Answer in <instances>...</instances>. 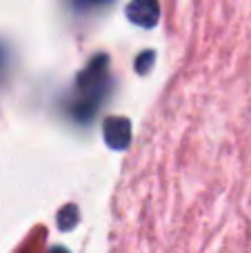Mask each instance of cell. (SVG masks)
Here are the masks:
<instances>
[{"mask_svg":"<svg viewBox=\"0 0 251 253\" xmlns=\"http://www.w3.org/2000/svg\"><path fill=\"white\" fill-rule=\"evenodd\" d=\"M105 58H96L93 60V65L89 67L87 71H84L83 76H80L78 80V91H80V100H78V107L76 109H83L84 116H91L93 111L98 109V100L102 98V93H105Z\"/></svg>","mask_w":251,"mask_h":253,"instance_id":"6da1fadb","label":"cell"},{"mask_svg":"<svg viewBox=\"0 0 251 253\" xmlns=\"http://www.w3.org/2000/svg\"><path fill=\"white\" fill-rule=\"evenodd\" d=\"M158 13L160 7L156 2H151V0H138V2H131L127 7L129 20L142 27H154L158 22Z\"/></svg>","mask_w":251,"mask_h":253,"instance_id":"7a4b0ae2","label":"cell"},{"mask_svg":"<svg viewBox=\"0 0 251 253\" xmlns=\"http://www.w3.org/2000/svg\"><path fill=\"white\" fill-rule=\"evenodd\" d=\"M129 135H131V126L125 118H109L105 126V138L114 149L127 147Z\"/></svg>","mask_w":251,"mask_h":253,"instance_id":"3957f363","label":"cell"},{"mask_svg":"<svg viewBox=\"0 0 251 253\" xmlns=\"http://www.w3.org/2000/svg\"><path fill=\"white\" fill-rule=\"evenodd\" d=\"M151 62H154V51H147L145 53V60H142V58H138V62H136L138 71H140V74H145V71L151 67Z\"/></svg>","mask_w":251,"mask_h":253,"instance_id":"277c9868","label":"cell"},{"mask_svg":"<svg viewBox=\"0 0 251 253\" xmlns=\"http://www.w3.org/2000/svg\"><path fill=\"white\" fill-rule=\"evenodd\" d=\"M53 253H67V251H62V249H53Z\"/></svg>","mask_w":251,"mask_h":253,"instance_id":"5b68a950","label":"cell"}]
</instances>
